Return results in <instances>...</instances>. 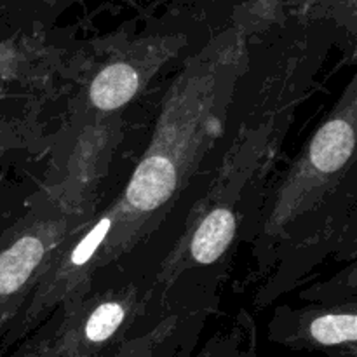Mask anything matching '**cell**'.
I'll list each match as a JSON object with an SVG mask.
<instances>
[{
  "instance_id": "cell-1",
  "label": "cell",
  "mask_w": 357,
  "mask_h": 357,
  "mask_svg": "<svg viewBox=\"0 0 357 357\" xmlns=\"http://www.w3.org/2000/svg\"><path fill=\"white\" fill-rule=\"evenodd\" d=\"M244 45L241 31H223L185 65L167 91L149 149L115 199L122 215V253L145 236L155 216L180 195L218 138L246 65Z\"/></svg>"
},
{
  "instance_id": "cell-2",
  "label": "cell",
  "mask_w": 357,
  "mask_h": 357,
  "mask_svg": "<svg viewBox=\"0 0 357 357\" xmlns=\"http://www.w3.org/2000/svg\"><path fill=\"white\" fill-rule=\"evenodd\" d=\"M110 139L107 129L87 131L65 178L45 188L33 208L0 236V337L20 316L54 251L96 215Z\"/></svg>"
},
{
  "instance_id": "cell-3",
  "label": "cell",
  "mask_w": 357,
  "mask_h": 357,
  "mask_svg": "<svg viewBox=\"0 0 357 357\" xmlns=\"http://www.w3.org/2000/svg\"><path fill=\"white\" fill-rule=\"evenodd\" d=\"M121 225V209L114 201L63 241L38 278L24 309L3 335L2 349L26 337L49 314L66 310L89 295L94 272L119 257Z\"/></svg>"
},
{
  "instance_id": "cell-4",
  "label": "cell",
  "mask_w": 357,
  "mask_h": 357,
  "mask_svg": "<svg viewBox=\"0 0 357 357\" xmlns=\"http://www.w3.org/2000/svg\"><path fill=\"white\" fill-rule=\"evenodd\" d=\"M356 124L354 79L275 192L274 204L265 223L267 236L275 237L284 232L289 223L312 209L338 183L354 155Z\"/></svg>"
},
{
  "instance_id": "cell-5",
  "label": "cell",
  "mask_w": 357,
  "mask_h": 357,
  "mask_svg": "<svg viewBox=\"0 0 357 357\" xmlns=\"http://www.w3.org/2000/svg\"><path fill=\"white\" fill-rule=\"evenodd\" d=\"M139 309L135 286L86 295L63 310L61 323L49 338L40 340L42 357H98Z\"/></svg>"
},
{
  "instance_id": "cell-6",
  "label": "cell",
  "mask_w": 357,
  "mask_h": 357,
  "mask_svg": "<svg viewBox=\"0 0 357 357\" xmlns=\"http://www.w3.org/2000/svg\"><path fill=\"white\" fill-rule=\"evenodd\" d=\"M237 180V169L230 171V187L227 188V185L220 183L218 194L211 192L209 197L195 208L187 232L164 261V268L159 275L160 281H174L185 268L211 265L225 255L237 232L236 199L241 187Z\"/></svg>"
},
{
  "instance_id": "cell-7",
  "label": "cell",
  "mask_w": 357,
  "mask_h": 357,
  "mask_svg": "<svg viewBox=\"0 0 357 357\" xmlns=\"http://www.w3.org/2000/svg\"><path fill=\"white\" fill-rule=\"evenodd\" d=\"M180 44L176 37H153L126 47L93 77L91 105L100 112H115L128 105Z\"/></svg>"
},
{
  "instance_id": "cell-8",
  "label": "cell",
  "mask_w": 357,
  "mask_h": 357,
  "mask_svg": "<svg viewBox=\"0 0 357 357\" xmlns=\"http://www.w3.org/2000/svg\"><path fill=\"white\" fill-rule=\"evenodd\" d=\"M356 314L352 312H326L316 316L309 324L307 337L312 344L321 347H338L345 344H356Z\"/></svg>"
},
{
  "instance_id": "cell-9",
  "label": "cell",
  "mask_w": 357,
  "mask_h": 357,
  "mask_svg": "<svg viewBox=\"0 0 357 357\" xmlns=\"http://www.w3.org/2000/svg\"><path fill=\"white\" fill-rule=\"evenodd\" d=\"M16 126L14 122L7 121V119L0 117V159L16 145Z\"/></svg>"
},
{
  "instance_id": "cell-10",
  "label": "cell",
  "mask_w": 357,
  "mask_h": 357,
  "mask_svg": "<svg viewBox=\"0 0 357 357\" xmlns=\"http://www.w3.org/2000/svg\"><path fill=\"white\" fill-rule=\"evenodd\" d=\"M112 357H150V352H149V347H146V345L131 344Z\"/></svg>"
},
{
  "instance_id": "cell-11",
  "label": "cell",
  "mask_w": 357,
  "mask_h": 357,
  "mask_svg": "<svg viewBox=\"0 0 357 357\" xmlns=\"http://www.w3.org/2000/svg\"><path fill=\"white\" fill-rule=\"evenodd\" d=\"M10 357H42L40 354V344H33V345H26L24 349L17 351L16 354H13Z\"/></svg>"
}]
</instances>
